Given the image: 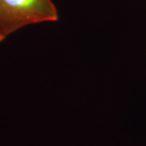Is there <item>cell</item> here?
<instances>
[{
  "instance_id": "obj_1",
  "label": "cell",
  "mask_w": 146,
  "mask_h": 146,
  "mask_svg": "<svg viewBox=\"0 0 146 146\" xmlns=\"http://www.w3.org/2000/svg\"><path fill=\"white\" fill-rule=\"evenodd\" d=\"M58 19L51 0H0V43L26 26Z\"/></svg>"
}]
</instances>
